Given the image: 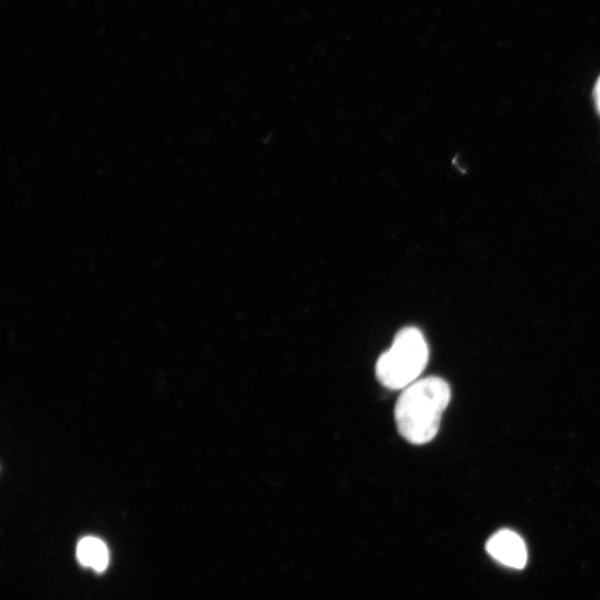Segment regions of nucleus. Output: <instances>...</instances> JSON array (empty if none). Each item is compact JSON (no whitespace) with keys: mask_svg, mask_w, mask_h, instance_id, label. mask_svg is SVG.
I'll return each instance as SVG.
<instances>
[{"mask_svg":"<svg viewBox=\"0 0 600 600\" xmlns=\"http://www.w3.org/2000/svg\"><path fill=\"white\" fill-rule=\"evenodd\" d=\"M450 397L449 385L438 377L419 379L405 388L395 407L399 434L414 445L432 442Z\"/></svg>","mask_w":600,"mask_h":600,"instance_id":"1","label":"nucleus"},{"mask_svg":"<svg viewBox=\"0 0 600 600\" xmlns=\"http://www.w3.org/2000/svg\"><path fill=\"white\" fill-rule=\"evenodd\" d=\"M428 358L429 349L422 332L406 327L396 335L392 347L378 358L376 376L389 389H405L417 382Z\"/></svg>","mask_w":600,"mask_h":600,"instance_id":"2","label":"nucleus"},{"mask_svg":"<svg viewBox=\"0 0 600 600\" xmlns=\"http://www.w3.org/2000/svg\"><path fill=\"white\" fill-rule=\"evenodd\" d=\"M490 556L508 567L523 568L527 563V548L522 537L512 530H500L486 545Z\"/></svg>","mask_w":600,"mask_h":600,"instance_id":"3","label":"nucleus"},{"mask_svg":"<svg viewBox=\"0 0 600 600\" xmlns=\"http://www.w3.org/2000/svg\"><path fill=\"white\" fill-rule=\"evenodd\" d=\"M77 557L84 566L92 567L97 572H104L109 563L107 546L95 537L80 540L77 547Z\"/></svg>","mask_w":600,"mask_h":600,"instance_id":"4","label":"nucleus"},{"mask_svg":"<svg viewBox=\"0 0 600 600\" xmlns=\"http://www.w3.org/2000/svg\"><path fill=\"white\" fill-rule=\"evenodd\" d=\"M595 100L598 112L600 114V77L598 78L595 86Z\"/></svg>","mask_w":600,"mask_h":600,"instance_id":"5","label":"nucleus"}]
</instances>
